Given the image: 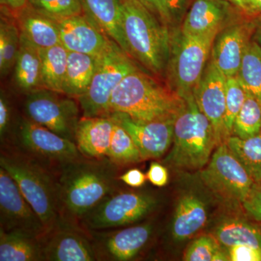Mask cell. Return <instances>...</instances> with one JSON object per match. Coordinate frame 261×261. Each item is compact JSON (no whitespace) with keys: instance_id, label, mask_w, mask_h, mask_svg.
<instances>
[{"instance_id":"cell-2","label":"cell","mask_w":261,"mask_h":261,"mask_svg":"<svg viewBox=\"0 0 261 261\" xmlns=\"http://www.w3.org/2000/svg\"><path fill=\"white\" fill-rule=\"evenodd\" d=\"M185 99L137 70L123 79L113 92L110 103L111 113H123L144 121L176 118ZM109 114V115H110Z\"/></svg>"},{"instance_id":"cell-33","label":"cell","mask_w":261,"mask_h":261,"mask_svg":"<svg viewBox=\"0 0 261 261\" xmlns=\"http://www.w3.org/2000/svg\"><path fill=\"white\" fill-rule=\"evenodd\" d=\"M261 133V103L247 93L243 108L233 122L232 134L241 139L255 137Z\"/></svg>"},{"instance_id":"cell-13","label":"cell","mask_w":261,"mask_h":261,"mask_svg":"<svg viewBox=\"0 0 261 261\" xmlns=\"http://www.w3.org/2000/svg\"><path fill=\"white\" fill-rule=\"evenodd\" d=\"M226 78L210 58L193 90L197 106L214 127L218 146L226 142L229 137L224 123Z\"/></svg>"},{"instance_id":"cell-15","label":"cell","mask_w":261,"mask_h":261,"mask_svg":"<svg viewBox=\"0 0 261 261\" xmlns=\"http://www.w3.org/2000/svg\"><path fill=\"white\" fill-rule=\"evenodd\" d=\"M41 240L44 261L97 260L93 243L73 224L63 220Z\"/></svg>"},{"instance_id":"cell-3","label":"cell","mask_w":261,"mask_h":261,"mask_svg":"<svg viewBox=\"0 0 261 261\" xmlns=\"http://www.w3.org/2000/svg\"><path fill=\"white\" fill-rule=\"evenodd\" d=\"M130 56L154 74L165 73L171 51V29L138 0H120Z\"/></svg>"},{"instance_id":"cell-11","label":"cell","mask_w":261,"mask_h":261,"mask_svg":"<svg viewBox=\"0 0 261 261\" xmlns=\"http://www.w3.org/2000/svg\"><path fill=\"white\" fill-rule=\"evenodd\" d=\"M0 229L21 231L42 238L46 233L42 220L25 198L18 185L0 167Z\"/></svg>"},{"instance_id":"cell-9","label":"cell","mask_w":261,"mask_h":261,"mask_svg":"<svg viewBox=\"0 0 261 261\" xmlns=\"http://www.w3.org/2000/svg\"><path fill=\"white\" fill-rule=\"evenodd\" d=\"M159 205L153 195L140 192L113 193L82 219L89 229H111L140 221Z\"/></svg>"},{"instance_id":"cell-45","label":"cell","mask_w":261,"mask_h":261,"mask_svg":"<svg viewBox=\"0 0 261 261\" xmlns=\"http://www.w3.org/2000/svg\"><path fill=\"white\" fill-rule=\"evenodd\" d=\"M245 10L261 12V0H247Z\"/></svg>"},{"instance_id":"cell-40","label":"cell","mask_w":261,"mask_h":261,"mask_svg":"<svg viewBox=\"0 0 261 261\" xmlns=\"http://www.w3.org/2000/svg\"><path fill=\"white\" fill-rule=\"evenodd\" d=\"M163 23L172 27V20L163 0H138Z\"/></svg>"},{"instance_id":"cell-47","label":"cell","mask_w":261,"mask_h":261,"mask_svg":"<svg viewBox=\"0 0 261 261\" xmlns=\"http://www.w3.org/2000/svg\"><path fill=\"white\" fill-rule=\"evenodd\" d=\"M228 1L231 2L233 4L238 5L240 8H243V9L245 10L247 0H228Z\"/></svg>"},{"instance_id":"cell-14","label":"cell","mask_w":261,"mask_h":261,"mask_svg":"<svg viewBox=\"0 0 261 261\" xmlns=\"http://www.w3.org/2000/svg\"><path fill=\"white\" fill-rule=\"evenodd\" d=\"M110 116L129 134L142 160L159 159L172 144L176 118L144 121L123 113H111Z\"/></svg>"},{"instance_id":"cell-35","label":"cell","mask_w":261,"mask_h":261,"mask_svg":"<svg viewBox=\"0 0 261 261\" xmlns=\"http://www.w3.org/2000/svg\"><path fill=\"white\" fill-rule=\"evenodd\" d=\"M28 5L54 19L84 13L80 0H28Z\"/></svg>"},{"instance_id":"cell-37","label":"cell","mask_w":261,"mask_h":261,"mask_svg":"<svg viewBox=\"0 0 261 261\" xmlns=\"http://www.w3.org/2000/svg\"><path fill=\"white\" fill-rule=\"evenodd\" d=\"M228 255L231 261H261V248L247 245L228 247Z\"/></svg>"},{"instance_id":"cell-28","label":"cell","mask_w":261,"mask_h":261,"mask_svg":"<svg viewBox=\"0 0 261 261\" xmlns=\"http://www.w3.org/2000/svg\"><path fill=\"white\" fill-rule=\"evenodd\" d=\"M42 87L63 94L68 51L62 44L40 49Z\"/></svg>"},{"instance_id":"cell-6","label":"cell","mask_w":261,"mask_h":261,"mask_svg":"<svg viewBox=\"0 0 261 261\" xmlns=\"http://www.w3.org/2000/svg\"><path fill=\"white\" fill-rule=\"evenodd\" d=\"M218 33L190 35L181 28L171 29V51L165 70L168 87L184 98L193 93L211 58Z\"/></svg>"},{"instance_id":"cell-38","label":"cell","mask_w":261,"mask_h":261,"mask_svg":"<svg viewBox=\"0 0 261 261\" xmlns=\"http://www.w3.org/2000/svg\"><path fill=\"white\" fill-rule=\"evenodd\" d=\"M243 205L247 214L261 222V181L255 182Z\"/></svg>"},{"instance_id":"cell-43","label":"cell","mask_w":261,"mask_h":261,"mask_svg":"<svg viewBox=\"0 0 261 261\" xmlns=\"http://www.w3.org/2000/svg\"><path fill=\"white\" fill-rule=\"evenodd\" d=\"M119 179L129 187H142L145 185L147 176L138 168H132L119 176Z\"/></svg>"},{"instance_id":"cell-39","label":"cell","mask_w":261,"mask_h":261,"mask_svg":"<svg viewBox=\"0 0 261 261\" xmlns=\"http://www.w3.org/2000/svg\"><path fill=\"white\" fill-rule=\"evenodd\" d=\"M172 20V27L182 24L190 9V0H163ZM171 27V28H172Z\"/></svg>"},{"instance_id":"cell-7","label":"cell","mask_w":261,"mask_h":261,"mask_svg":"<svg viewBox=\"0 0 261 261\" xmlns=\"http://www.w3.org/2000/svg\"><path fill=\"white\" fill-rule=\"evenodd\" d=\"M139 70L130 57L115 42L98 56L95 72L86 93L78 98L83 117L109 116L113 92L123 79Z\"/></svg>"},{"instance_id":"cell-34","label":"cell","mask_w":261,"mask_h":261,"mask_svg":"<svg viewBox=\"0 0 261 261\" xmlns=\"http://www.w3.org/2000/svg\"><path fill=\"white\" fill-rule=\"evenodd\" d=\"M247 92L240 83L236 75L226 78V113L224 123L228 135L232 134L233 122L243 108Z\"/></svg>"},{"instance_id":"cell-42","label":"cell","mask_w":261,"mask_h":261,"mask_svg":"<svg viewBox=\"0 0 261 261\" xmlns=\"http://www.w3.org/2000/svg\"><path fill=\"white\" fill-rule=\"evenodd\" d=\"M11 115V107L9 101L2 92L0 96V136L2 141L5 138L9 129Z\"/></svg>"},{"instance_id":"cell-10","label":"cell","mask_w":261,"mask_h":261,"mask_svg":"<svg viewBox=\"0 0 261 261\" xmlns=\"http://www.w3.org/2000/svg\"><path fill=\"white\" fill-rule=\"evenodd\" d=\"M42 88L27 94L25 113L29 119L75 142L80 108L73 99Z\"/></svg>"},{"instance_id":"cell-26","label":"cell","mask_w":261,"mask_h":261,"mask_svg":"<svg viewBox=\"0 0 261 261\" xmlns=\"http://www.w3.org/2000/svg\"><path fill=\"white\" fill-rule=\"evenodd\" d=\"M97 58L98 56L68 51L63 94L78 99L86 93L93 78Z\"/></svg>"},{"instance_id":"cell-41","label":"cell","mask_w":261,"mask_h":261,"mask_svg":"<svg viewBox=\"0 0 261 261\" xmlns=\"http://www.w3.org/2000/svg\"><path fill=\"white\" fill-rule=\"evenodd\" d=\"M147 178L154 186L159 187L165 186L168 181V172L167 168L157 162L151 163Z\"/></svg>"},{"instance_id":"cell-30","label":"cell","mask_w":261,"mask_h":261,"mask_svg":"<svg viewBox=\"0 0 261 261\" xmlns=\"http://www.w3.org/2000/svg\"><path fill=\"white\" fill-rule=\"evenodd\" d=\"M226 145L243 165L255 182L261 181V133L255 137L241 139L230 136Z\"/></svg>"},{"instance_id":"cell-31","label":"cell","mask_w":261,"mask_h":261,"mask_svg":"<svg viewBox=\"0 0 261 261\" xmlns=\"http://www.w3.org/2000/svg\"><path fill=\"white\" fill-rule=\"evenodd\" d=\"M20 44L18 25L5 17L0 21V72L6 75L15 66Z\"/></svg>"},{"instance_id":"cell-1","label":"cell","mask_w":261,"mask_h":261,"mask_svg":"<svg viewBox=\"0 0 261 261\" xmlns=\"http://www.w3.org/2000/svg\"><path fill=\"white\" fill-rule=\"evenodd\" d=\"M106 160L81 158L61 166L57 187L62 220L73 224V221L83 219L114 193V163Z\"/></svg>"},{"instance_id":"cell-36","label":"cell","mask_w":261,"mask_h":261,"mask_svg":"<svg viewBox=\"0 0 261 261\" xmlns=\"http://www.w3.org/2000/svg\"><path fill=\"white\" fill-rule=\"evenodd\" d=\"M216 239L208 236L200 237L189 246L184 260L186 261H214L216 254L221 249Z\"/></svg>"},{"instance_id":"cell-46","label":"cell","mask_w":261,"mask_h":261,"mask_svg":"<svg viewBox=\"0 0 261 261\" xmlns=\"http://www.w3.org/2000/svg\"><path fill=\"white\" fill-rule=\"evenodd\" d=\"M253 40L258 43L261 45V22L257 23L254 29Z\"/></svg>"},{"instance_id":"cell-29","label":"cell","mask_w":261,"mask_h":261,"mask_svg":"<svg viewBox=\"0 0 261 261\" xmlns=\"http://www.w3.org/2000/svg\"><path fill=\"white\" fill-rule=\"evenodd\" d=\"M236 77L247 93L261 103V45L253 39L247 44Z\"/></svg>"},{"instance_id":"cell-20","label":"cell","mask_w":261,"mask_h":261,"mask_svg":"<svg viewBox=\"0 0 261 261\" xmlns=\"http://www.w3.org/2000/svg\"><path fill=\"white\" fill-rule=\"evenodd\" d=\"M114 124L110 115L81 118L75 136L80 153L87 159H108Z\"/></svg>"},{"instance_id":"cell-19","label":"cell","mask_w":261,"mask_h":261,"mask_svg":"<svg viewBox=\"0 0 261 261\" xmlns=\"http://www.w3.org/2000/svg\"><path fill=\"white\" fill-rule=\"evenodd\" d=\"M232 10L224 0H195L182 22V32L201 36L219 33L231 22Z\"/></svg>"},{"instance_id":"cell-32","label":"cell","mask_w":261,"mask_h":261,"mask_svg":"<svg viewBox=\"0 0 261 261\" xmlns=\"http://www.w3.org/2000/svg\"><path fill=\"white\" fill-rule=\"evenodd\" d=\"M108 159L117 165L138 163L142 160L140 150L129 134L116 121L113 126Z\"/></svg>"},{"instance_id":"cell-21","label":"cell","mask_w":261,"mask_h":261,"mask_svg":"<svg viewBox=\"0 0 261 261\" xmlns=\"http://www.w3.org/2000/svg\"><path fill=\"white\" fill-rule=\"evenodd\" d=\"M80 2L84 14L130 56L123 32L120 0H80Z\"/></svg>"},{"instance_id":"cell-8","label":"cell","mask_w":261,"mask_h":261,"mask_svg":"<svg viewBox=\"0 0 261 261\" xmlns=\"http://www.w3.org/2000/svg\"><path fill=\"white\" fill-rule=\"evenodd\" d=\"M200 177L211 191L232 204L243 205L255 184L226 142L216 147Z\"/></svg>"},{"instance_id":"cell-4","label":"cell","mask_w":261,"mask_h":261,"mask_svg":"<svg viewBox=\"0 0 261 261\" xmlns=\"http://www.w3.org/2000/svg\"><path fill=\"white\" fill-rule=\"evenodd\" d=\"M173 127V147L164 163L180 169L198 170L209 162L218 147L214 128L200 111L193 93L183 98Z\"/></svg>"},{"instance_id":"cell-25","label":"cell","mask_w":261,"mask_h":261,"mask_svg":"<svg viewBox=\"0 0 261 261\" xmlns=\"http://www.w3.org/2000/svg\"><path fill=\"white\" fill-rule=\"evenodd\" d=\"M41 238L24 231L0 229V260H44Z\"/></svg>"},{"instance_id":"cell-12","label":"cell","mask_w":261,"mask_h":261,"mask_svg":"<svg viewBox=\"0 0 261 261\" xmlns=\"http://www.w3.org/2000/svg\"><path fill=\"white\" fill-rule=\"evenodd\" d=\"M18 139L22 148L32 157L58 163L61 166L82 158L74 142L29 118L20 123Z\"/></svg>"},{"instance_id":"cell-18","label":"cell","mask_w":261,"mask_h":261,"mask_svg":"<svg viewBox=\"0 0 261 261\" xmlns=\"http://www.w3.org/2000/svg\"><path fill=\"white\" fill-rule=\"evenodd\" d=\"M255 27L247 22H231L215 37L211 60L226 77L238 73Z\"/></svg>"},{"instance_id":"cell-17","label":"cell","mask_w":261,"mask_h":261,"mask_svg":"<svg viewBox=\"0 0 261 261\" xmlns=\"http://www.w3.org/2000/svg\"><path fill=\"white\" fill-rule=\"evenodd\" d=\"M152 233V225L142 224L99 233L92 242L97 260H132L148 243Z\"/></svg>"},{"instance_id":"cell-16","label":"cell","mask_w":261,"mask_h":261,"mask_svg":"<svg viewBox=\"0 0 261 261\" xmlns=\"http://www.w3.org/2000/svg\"><path fill=\"white\" fill-rule=\"evenodd\" d=\"M56 20L61 44L68 51L99 56L113 42L84 13Z\"/></svg>"},{"instance_id":"cell-27","label":"cell","mask_w":261,"mask_h":261,"mask_svg":"<svg viewBox=\"0 0 261 261\" xmlns=\"http://www.w3.org/2000/svg\"><path fill=\"white\" fill-rule=\"evenodd\" d=\"M214 237L218 243L226 248L238 245L261 248V230L244 220H223L215 228Z\"/></svg>"},{"instance_id":"cell-24","label":"cell","mask_w":261,"mask_h":261,"mask_svg":"<svg viewBox=\"0 0 261 261\" xmlns=\"http://www.w3.org/2000/svg\"><path fill=\"white\" fill-rule=\"evenodd\" d=\"M14 78L17 87L27 94L43 88L40 49L21 34Z\"/></svg>"},{"instance_id":"cell-5","label":"cell","mask_w":261,"mask_h":261,"mask_svg":"<svg viewBox=\"0 0 261 261\" xmlns=\"http://www.w3.org/2000/svg\"><path fill=\"white\" fill-rule=\"evenodd\" d=\"M4 168L42 220L46 233L61 221L57 181L35 158L18 152H2Z\"/></svg>"},{"instance_id":"cell-23","label":"cell","mask_w":261,"mask_h":261,"mask_svg":"<svg viewBox=\"0 0 261 261\" xmlns=\"http://www.w3.org/2000/svg\"><path fill=\"white\" fill-rule=\"evenodd\" d=\"M207 219L203 201L190 194L183 196L178 201L171 225L173 240L180 242L191 238L203 228Z\"/></svg>"},{"instance_id":"cell-48","label":"cell","mask_w":261,"mask_h":261,"mask_svg":"<svg viewBox=\"0 0 261 261\" xmlns=\"http://www.w3.org/2000/svg\"><path fill=\"white\" fill-rule=\"evenodd\" d=\"M260 230H261V227H260Z\"/></svg>"},{"instance_id":"cell-22","label":"cell","mask_w":261,"mask_h":261,"mask_svg":"<svg viewBox=\"0 0 261 261\" xmlns=\"http://www.w3.org/2000/svg\"><path fill=\"white\" fill-rule=\"evenodd\" d=\"M20 34L39 49L61 44L56 19L27 5L15 15Z\"/></svg>"},{"instance_id":"cell-44","label":"cell","mask_w":261,"mask_h":261,"mask_svg":"<svg viewBox=\"0 0 261 261\" xmlns=\"http://www.w3.org/2000/svg\"><path fill=\"white\" fill-rule=\"evenodd\" d=\"M2 9L15 15L28 5V0H0Z\"/></svg>"}]
</instances>
